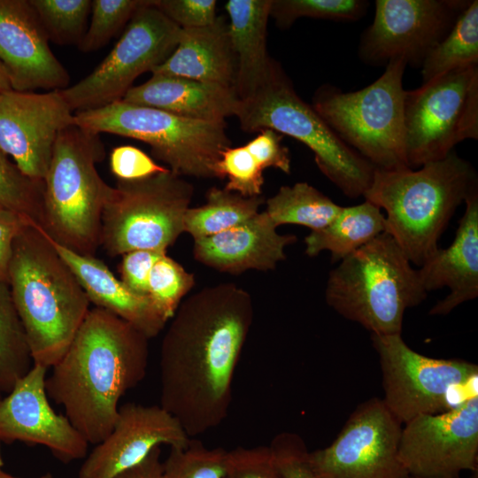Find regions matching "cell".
<instances>
[{
  "label": "cell",
  "instance_id": "cell-1",
  "mask_svg": "<svg viewBox=\"0 0 478 478\" xmlns=\"http://www.w3.org/2000/svg\"><path fill=\"white\" fill-rule=\"evenodd\" d=\"M253 319L250 293L226 282L183 299L170 320L159 352V405L190 438L227 418Z\"/></svg>",
  "mask_w": 478,
  "mask_h": 478
},
{
  "label": "cell",
  "instance_id": "cell-2",
  "mask_svg": "<svg viewBox=\"0 0 478 478\" xmlns=\"http://www.w3.org/2000/svg\"><path fill=\"white\" fill-rule=\"evenodd\" d=\"M149 338L102 308H90L45 380L48 397L89 444L111 432L120 398L146 376Z\"/></svg>",
  "mask_w": 478,
  "mask_h": 478
},
{
  "label": "cell",
  "instance_id": "cell-3",
  "mask_svg": "<svg viewBox=\"0 0 478 478\" xmlns=\"http://www.w3.org/2000/svg\"><path fill=\"white\" fill-rule=\"evenodd\" d=\"M8 284L33 364L51 368L67 351L90 302L40 227L26 225L16 236Z\"/></svg>",
  "mask_w": 478,
  "mask_h": 478
},
{
  "label": "cell",
  "instance_id": "cell-4",
  "mask_svg": "<svg viewBox=\"0 0 478 478\" xmlns=\"http://www.w3.org/2000/svg\"><path fill=\"white\" fill-rule=\"evenodd\" d=\"M475 188L474 168L453 150L417 170L375 168L363 197L385 211V232L420 267L438 251L451 216Z\"/></svg>",
  "mask_w": 478,
  "mask_h": 478
},
{
  "label": "cell",
  "instance_id": "cell-5",
  "mask_svg": "<svg viewBox=\"0 0 478 478\" xmlns=\"http://www.w3.org/2000/svg\"><path fill=\"white\" fill-rule=\"evenodd\" d=\"M418 269L386 232L342 259L326 284L328 305L371 335H401L406 309L427 297Z\"/></svg>",
  "mask_w": 478,
  "mask_h": 478
},
{
  "label": "cell",
  "instance_id": "cell-6",
  "mask_svg": "<svg viewBox=\"0 0 478 478\" xmlns=\"http://www.w3.org/2000/svg\"><path fill=\"white\" fill-rule=\"evenodd\" d=\"M104 155L98 134L72 124L58 135L43 179L40 227L81 255L95 256L100 246L102 212L112 189L96 167Z\"/></svg>",
  "mask_w": 478,
  "mask_h": 478
},
{
  "label": "cell",
  "instance_id": "cell-7",
  "mask_svg": "<svg viewBox=\"0 0 478 478\" xmlns=\"http://www.w3.org/2000/svg\"><path fill=\"white\" fill-rule=\"evenodd\" d=\"M405 67L403 59H392L377 80L352 92L324 85L312 104L343 143L377 169L410 168L405 150Z\"/></svg>",
  "mask_w": 478,
  "mask_h": 478
},
{
  "label": "cell",
  "instance_id": "cell-8",
  "mask_svg": "<svg viewBox=\"0 0 478 478\" xmlns=\"http://www.w3.org/2000/svg\"><path fill=\"white\" fill-rule=\"evenodd\" d=\"M236 117L245 132L269 128L306 145L321 173L346 197H363L369 188L375 167L343 143L313 107L299 97L276 65L262 88L241 101Z\"/></svg>",
  "mask_w": 478,
  "mask_h": 478
},
{
  "label": "cell",
  "instance_id": "cell-9",
  "mask_svg": "<svg viewBox=\"0 0 478 478\" xmlns=\"http://www.w3.org/2000/svg\"><path fill=\"white\" fill-rule=\"evenodd\" d=\"M74 124L90 132L142 141L179 176L219 178L217 164L230 147L226 123L181 117L122 100L76 112Z\"/></svg>",
  "mask_w": 478,
  "mask_h": 478
},
{
  "label": "cell",
  "instance_id": "cell-10",
  "mask_svg": "<svg viewBox=\"0 0 478 478\" xmlns=\"http://www.w3.org/2000/svg\"><path fill=\"white\" fill-rule=\"evenodd\" d=\"M193 190L169 169L144 179L118 180L103 208L100 246L111 257L139 250L166 252L184 233Z\"/></svg>",
  "mask_w": 478,
  "mask_h": 478
},
{
  "label": "cell",
  "instance_id": "cell-11",
  "mask_svg": "<svg viewBox=\"0 0 478 478\" xmlns=\"http://www.w3.org/2000/svg\"><path fill=\"white\" fill-rule=\"evenodd\" d=\"M404 127L412 169L445 158L464 140L478 139V66L405 90Z\"/></svg>",
  "mask_w": 478,
  "mask_h": 478
},
{
  "label": "cell",
  "instance_id": "cell-12",
  "mask_svg": "<svg viewBox=\"0 0 478 478\" xmlns=\"http://www.w3.org/2000/svg\"><path fill=\"white\" fill-rule=\"evenodd\" d=\"M181 30L153 0L145 1L103 61L80 81L61 90L72 112L96 109L122 100L139 75L151 73L169 58Z\"/></svg>",
  "mask_w": 478,
  "mask_h": 478
},
{
  "label": "cell",
  "instance_id": "cell-13",
  "mask_svg": "<svg viewBox=\"0 0 478 478\" xmlns=\"http://www.w3.org/2000/svg\"><path fill=\"white\" fill-rule=\"evenodd\" d=\"M379 356L384 398L401 423L423 414H436L453 406V391L477 383V365L463 359L435 358L411 349L401 335H371Z\"/></svg>",
  "mask_w": 478,
  "mask_h": 478
},
{
  "label": "cell",
  "instance_id": "cell-14",
  "mask_svg": "<svg viewBox=\"0 0 478 478\" xmlns=\"http://www.w3.org/2000/svg\"><path fill=\"white\" fill-rule=\"evenodd\" d=\"M402 424L382 399L372 397L351 412L328 447L308 452L318 478H407L398 448Z\"/></svg>",
  "mask_w": 478,
  "mask_h": 478
},
{
  "label": "cell",
  "instance_id": "cell-15",
  "mask_svg": "<svg viewBox=\"0 0 478 478\" xmlns=\"http://www.w3.org/2000/svg\"><path fill=\"white\" fill-rule=\"evenodd\" d=\"M471 0H376L372 24L363 32L358 56L381 66L403 59L420 68Z\"/></svg>",
  "mask_w": 478,
  "mask_h": 478
},
{
  "label": "cell",
  "instance_id": "cell-16",
  "mask_svg": "<svg viewBox=\"0 0 478 478\" xmlns=\"http://www.w3.org/2000/svg\"><path fill=\"white\" fill-rule=\"evenodd\" d=\"M404 425L398 455L409 475L430 478L477 471L478 395Z\"/></svg>",
  "mask_w": 478,
  "mask_h": 478
},
{
  "label": "cell",
  "instance_id": "cell-17",
  "mask_svg": "<svg viewBox=\"0 0 478 478\" xmlns=\"http://www.w3.org/2000/svg\"><path fill=\"white\" fill-rule=\"evenodd\" d=\"M72 124L61 90L0 91V150L31 179L43 181L58 136Z\"/></svg>",
  "mask_w": 478,
  "mask_h": 478
},
{
  "label": "cell",
  "instance_id": "cell-18",
  "mask_svg": "<svg viewBox=\"0 0 478 478\" xmlns=\"http://www.w3.org/2000/svg\"><path fill=\"white\" fill-rule=\"evenodd\" d=\"M47 371L33 364L0 399V443L42 445L66 464L82 459L89 443L66 415L51 407L45 389Z\"/></svg>",
  "mask_w": 478,
  "mask_h": 478
},
{
  "label": "cell",
  "instance_id": "cell-19",
  "mask_svg": "<svg viewBox=\"0 0 478 478\" xmlns=\"http://www.w3.org/2000/svg\"><path fill=\"white\" fill-rule=\"evenodd\" d=\"M190 437L160 405L127 403L108 436L84 458L78 478H114L143 461L161 444L186 447Z\"/></svg>",
  "mask_w": 478,
  "mask_h": 478
},
{
  "label": "cell",
  "instance_id": "cell-20",
  "mask_svg": "<svg viewBox=\"0 0 478 478\" xmlns=\"http://www.w3.org/2000/svg\"><path fill=\"white\" fill-rule=\"evenodd\" d=\"M49 41L29 1L0 0V62L12 89L34 92L68 87V72Z\"/></svg>",
  "mask_w": 478,
  "mask_h": 478
},
{
  "label": "cell",
  "instance_id": "cell-21",
  "mask_svg": "<svg viewBox=\"0 0 478 478\" xmlns=\"http://www.w3.org/2000/svg\"><path fill=\"white\" fill-rule=\"evenodd\" d=\"M276 229L265 211L259 212L230 229L194 240L193 255L203 265L230 274L273 270L286 258V247L297 242L295 235Z\"/></svg>",
  "mask_w": 478,
  "mask_h": 478
},
{
  "label": "cell",
  "instance_id": "cell-22",
  "mask_svg": "<svg viewBox=\"0 0 478 478\" xmlns=\"http://www.w3.org/2000/svg\"><path fill=\"white\" fill-rule=\"evenodd\" d=\"M465 212L453 242L438 251L418 268L423 289L447 287L450 293L429 311L430 315H446L459 305L478 296V189L466 197Z\"/></svg>",
  "mask_w": 478,
  "mask_h": 478
},
{
  "label": "cell",
  "instance_id": "cell-23",
  "mask_svg": "<svg viewBox=\"0 0 478 478\" xmlns=\"http://www.w3.org/2000/svg\"><path fill=\"white\" fill-rule=\"evenodd\" d=\"M122 101L213 122L236 116L241 105L232 86L161 73H152L146 82L132 87Z\"/></svg>",
  "mask_w": 478,
  "mask_h": 478
},
{
  "label": "cell",
  "instance_id": "cell-24",
  "mask_svg": "<svg viewBox=\"0 0 478 478\" xmlns=\"http://www.w3.org/2000/svg\"><path fill=\"white\" fill-rule=\"evenodd\" d=\"M58 253L73 270L90 304L129 323L149 339L168 322L148 296L130 290L95 256L75 253L50 239Z\"/></svg>",
  "mask_w": 478,
  "mask_h": 478
},
{
  "label": "cell",
  "instance_id": "cell-25",
  "mask_svg": "<svg viewBox=\"0 0 478 478\" xmlns=\"http://www.w3.org/2000/svg\"><path fill=\"white\" fill-rule=\"evenodd\" d=\"M271 5L272 0H229L225 4L235 60L234 88L241 101L249 99L262 88L274 66L266 50Z\"/></svg>",
  "mask_w": 478,
  "mask_h": 478
},
{
  "label": "cell",
  "instance_id": "cell-26",
  "mask_svg": "<svg viewBox=\"0 0 478 478\" xmlns=\"http://www.w3.org/2000/svg\"><path fill=\"white\" fill-rule=\"evenodd\" d=\"M151 73L234 87L235 60L224 18L205 27L181 28L175 50Z\"/></svg>",
  "mask_w": 478,
  "mask_h": 478
},
{
  "label": "cell",
  "instance_id": "cell-27",
  "mask_svg": "<svg viewBox=\"0 0 478 478\" xmlns=\"http://www.w3.org/2000/svg\"><path fill=\"white\" fill-rule=\"evenodd\" d=\"M385 229V215L382 210L365 200L357 205L342 207L328 226L311 231L305 238V251L314 257L322 251H328L332 262H340Z\"/></svg>",
  "mask_w": 478,
  "mask_h": 478
},
{
  "label": "cell",
  "instance_id": "cell-28",
  "mask_svg": "<svg viewBox=\"0 0 478 478\" xmlns=\"http://www.w3.org/2000/svg\"><path fill=\"white\" fill-rule=\"evenodd\" d=\"M264 197H244L235 192L211 188L206 202L198 207H189L184 215V232L194 240L211 236L238 226L257 213Z\"/></svg>",
  "mask_w": 478,
  "mask_h": 478
},
{
  "label": "cell",
  "instance_id": "cell-29",
  "mask_svg": "<svg viewBox=\"0 0 478 478\" xmlns=\"http://www.w3.org/2000/svg\"><path fill=\"white\" fill-rule=\"evenodd\" d=\"M266 204L265 212L276 227L293 224L306 227L312 231L328 226L343 207L303 181L281 187Z\"/></svg>",
  "mask_w": 478,
  "mask_h": 478
},
{
  "label": "cell",
  "instance_id": "cell-30",
  "mask_svg": "<svg viewBox=\"0 0 478 478\" xmlns=\"http://www.w3.org/2000/svg\"><path fill=\"white\" fill-rule=\"evenodd\" d=\"M478 66V1L471 0L447 35L423 61V83L444 73Z\"/></svg>",
  "mask_w": 478,
  "mask_h": 478
},
{
  "label": "cell",
  "instance_id": "cell-31",
  "mask_svg": "<svg viewBox=\"0 0 478 478\" xmlns=\"http://www.w3.org/2000/svg\"><path fill=\"white\" fill-rule=\"evenodd\" d=\"M33 365L9 284L0 281V384L8 393Z\"/></svg>",
  "mask_w": 478,
  "mask_h": 478
},
{
  "label": "cell",
  "instance_id": "cell-32",
  "mask_svg": "<svg viewBox=\"0 0 478 478\" xmlns=\"http://www.w3.org/2000/svg\"><path fill=\"white\" fill-rule=\"evenodd\" d=\"M43 181L25 175L0 150V207L41 227Z\"/></svg>",
  "mask_w": 478,
  "mask_h": 478
},
{
  "label": "cell",
  "instance_id": "cell-33",
  "mask_svg": "<svg viewBox=\"0 0 478 478\" xmlns=\"http://www.w3.org/2000/svg\"><path fill=\"white\" fill-rule=\"evenodd\" d=\"M49 40L78 45L86 33L90 0H28Z\"/></svg>",
  "mask_w": 478,
  "mask_h": 478
},
{
  "label": "cell",
  "instance_id": "cell-34",
  "mask_svg": "<svg viewBox=\"0 0 478 478\" xmlns=\"http://www.w3.org/2000/svg\"><path fill=\"white\" fill-rule=\"evenodd\" d=\"M195 283L193 274L166 253H163L150 270L148 297L169 321Z\"/></svg>",
  "mask_w": 478,
  "mask_h": 478
},
{
  "label": "cell",
  "instance_id": "cell-35",
  "mask_svg": "<svg viewBox=\"0 0 478 478\" xmlns=\"http://www.w3.org/2000/svg\"><path fill=\"white\" fill-rule=\"evenodd\" d=\"M368 5L365 0H272L270 16L281 27L303 17L354 21L362 19Z\"/></svg>",
  "mask_w": 478,
  "mask_h": 478
},
{
  "label": "cell",
  "instance_id": "cell-36",
  "mask_svg": "<svg viewBox=\"0 0 478 478\" xmlns=\"http://www.w3.org/2000/svg\"><path fill=\"white\" fill-rule=\"evenodd\" d=\"M227 453L221 447L210 449L190 439L184 448H170L161 478H222Z\"/></svg>",
  "mask_w": 478,
  "mask_h": 478
},
{
  "label": "cell",
  "instance_id": "cell-37",
  "mask_svg": "<svg viewBox=\"0 0 478 478\" xmlns=\"http://www.w3.org/2000/svg\"><path fill=\"white\" fill-rule=\"evenodd\" d=\"M144 0H93L91 20L77 45L82 52L97 50L129 22Z\"/></svg>",
  "mask_w": 478,
  "mask_h": 478
},
{
  "label": "cell",
  "instance_id": "cell-38",
  "mask_svg": "<svg viewBox=\"0 0 478 478\" xmlns=\"http://www.w3.org/2000/svg\"><path fill=\"white\" fill-rule=\"evenodd\" d=\"M263 171L244 146L227 148L217 164L219 178H227L224 189L244 197L262 195Z\"/></svg>",
  "mask_w": 478,
  "mask_h": 478
},
{
  "label": "cell",
  "instance_id": "cell-39",
  "mask_svg": "<svg viewBox=\"0 0 478 478\" xmlns=\"http://www.w3.org/2000/svg\"><path fill=\"white\" fill-rule=\"evenodd\" d=\"M222 478H285L269 446L237 447L227 451Z\"/></svg>",
  "mask_w": 478,
  "mask_h": 478
},
{
  "label": "cell",
  "instance_id": "cell-40",
  "mask_svg": "<svg viewBox=\"0 0 478 478\" xmlns=\"http://www.w3.org/2000/svg\"><path fill=\"white\" fill-rule=\"evenodd\" d=\"M269 447L285 478H318L310 468L309 451L298 435L281 433L273 439Z\"/></svg>",
  "mask_w": 478,
  "mask_h": 478
},
{
  "label": "cell",
  "instance_id": "cell-41",
  "mask_svg": "<svg viewBox=\"0 0 478 478\" xmlns=\"http://www.w3.org/2000/svg\"><path fill=\"white\" fill-rule=\"evenodd\" d=\"M154 4L181 28L205 27L217 19L215 0H154Z\"/></svg>",
  "mask_w": 478,
  "mask_h": 478
},
{
  "label": "cell",
  "instance_id": "cell-42",
  "mask_svg": "<svg viewBox=\"0 0 478 478\" xmlns=\"http://www.w3.org/2000/svg\"><path fill=\"white\" fill-rule=\"evenodd\" d=\"M110 167L120 181L144 179L168 169L157 164L139 148L131 145L118 146L112 150Z\"/></svg>",
  "mask_w": 478,
  "mask_h": 478
},
{
  "label": "cell",
  "instance_id": "cell-43",
  "mask_svg": "<svg viewBox=\"0 0 478 478\" xmlns=\"http://www.w3.org/2000/svg\"><path fill=\"white\" fill-rule=\"evenodd\" d=\"M281 134L265 128L243 146L263 170L273 167L289 174L291 171L289 150L281 143Z\"/></svg>",
  "mask_w": 478,
  "mask_h": 478
},
{
  "label": "cell",
  "instance_id": "cell-44",
  "mask_svg": "<svg viewBox=\"0 0 478 478\" xmlns=\"http://www.w3.org/2000/svg\"><path fill=\"white\" fill-rule=\"evenodd\" d=\"M166 252L139 250L122 255L119 266L120 281L133 292L148 296V280L157 259Z\"/></svg>",
  "mask_w": 478,
  "mask_h": 478
},
{
  "label": "cell",
  "instance_id": "cell-45",
  "mask_svg": "<svg viewBox=\"0 0 478 478\" xmlns=\"http://www.w3.org/2000/svg\"><path fill=\"white\" fill-rule=\"evenodd\" d=\"M26 225L32 224L12 212L0 215V281L6 283L13 242Z\"/></svg>",
  "mask_w": 478,
  "mask_h": 478
},
{
  "label": "cell",
  "instance_id": "cell-46",
  "mask_svg": "<svg viewBox=\"0 0 478 478\" xmlns=\"http://www.w3.org/2000/svg\"><path fill=\"white\" fill-rule=\"evenodd\" d=\"M159 447L154 448L140 463L127 469L114 478H161L163 462Z\"/></svg>",
  "mask_w": 478,
  "mask_h": 478
},
{
  "label": "cell",
  "instance_id": "cell-47",
  "mask_svg": "<svg viewBox=\"0 0 478 478\" xmlns=\"http://www.w3.org/2000/svg\"><path fill=\"white\" fill-rule=\"evenodd\" d=\"M12 89L6 72L0 62V91Z\"/></svg>",
  "mask_w": 478,
  "mask_h": 478
},
{
  "label": "cell",
  "instance_id": "cell-48",
  "mask_svg": "<svg viewBox=\"0 0 478 478\" xmlns=\"http://www.w3.org/2000/svg\"><path fill=\"white\" fill-rule=\"evenodd\" d=\"M0 478H22L19 476L12 475L7 472H5L3 467L0 468ZM36 478H54L53 475L50 473H45Z\"/></svg>",
  "mask_w": 478,
  "mask_h": 478
},
{
  "label": "cell",
  "instance_id": "cell-49",
  "mask_svg": "<svg viewBox=\"0 0 478 478\" xmlns=\"http://www.w3.org/2000/svg\"><path fill=\"white\" fill-rule=\"evenodd\" d=\"M430 478H459V475H447V476H438V477H430Z\"/></svg>",
  "mask_w": 478,
  "mask_h": 478
},
{
  "label": "cell",
  "instance_id": "cell-50",
  "mask_svg": "<svg viewBox=\"0 0 478 478\" xmlns=\"http://www.w3.org/2000/svg\"><path fill=\"white\" fill-rule=\"evenodd\" d=\"M3 466H4V460H3V457H2L1 443H0V468L3 467Z\"/></svg>",
  "mask_w": 478,
  "mask_h": 478
},
{
  "label": "cell",
  "instance_id": "cell-51",
  "mask_svg": "<svg viewBox=\"0 0 478 478\" xmlns=\"http://www.w3.org/2000/svg\"><path fill=\"white\" fill-rule=\"evenodd\" d=\"M6 212H10L5 211V210H4V209H2V208L0 207V215L4 214V213H6Z\"/></svg>",
  "mask_w": 478,
  "mask_h": 478
},
{
  "label": "cell",
  "instance_id": "cell-52",
  "mask_svg": "<svg viewBox=\"0 0 478 478\" xmlns=\"http://www.w3.org/2000/svg\"><path fill=\"white\" fill-rule=\"evenodd\" d=\"M2 393H3V390H2V388H1V384H0V399L3 397Z\"/></svg>",
  "mask_w": 478,
  "mask_h": 478
},
{
  "label": "cell",
  "instance_id": "cell-53",
  "mask_svg": "<svg viewBox=\"0 0 478 478\" xmlns=\"http://www.w3.org/2000/svg\"><path fill=\"white\" fill-rule=\"evenodd\" d=\"M407 478H414V477H412V476L409 475V476H408Z\"/></svg>",
  "mask_w": 478,
  "mask_h": 478
}]
</instances>
